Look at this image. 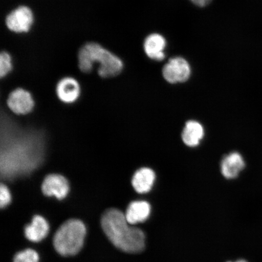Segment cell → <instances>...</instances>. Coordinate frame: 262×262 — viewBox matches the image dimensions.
I'll return each instance as SVG.
<instances>
[{
    "mask_svg": "<svg viewBox=\"0 0 262 262\" xmlns=\"http://www.w3.org/2000/svg\"><path fill=\"white\" fill-rule=\"evenodd\" d=\"M101 227L115 247L125 253L136 254L145 247V235L140 229L131 227L125 214L117 209H110L101 217Z\"/></svg>",
    "mask_w": 262,
    "mask_h": 262,
    "instance_id": "cell-1",
    "label": "cell"
},
{
    "mask_svg": "<svg viewBox=\"0 0 262 262\" xmlns=\"http://www.w3.org/2000/svg\"><path fill=\"white\" fill-rule=\"evenodd\" d=\"M97 63L98 74L101 78L116 77L123 68V61L116 55L97 42H87L78 51V68L82 73H90Z\"/></svg>",
    "mask_w": 262,
    "mask_h": 262,
    "instance_id": "cell-2",
    "label": "cell"
},
{
    "mask_svg": "<svg viewBox=\"0 0 262 262\" xmlns=\"http://www.w3.org/2000/svg\"><path fill=\"white\" fill-rule=\"evenodd\" d=\"M86 234V227L81 221L70 219L65 222L55 232V250L63 256L77 254L83 247Z\"/></svg>",
    "mask_w": 262,
    "mask_h": 262,
    "instance_id": "cell-3",
    "label": "cell"
},
{
    "mask_svg": "<svg viewBox=\"0 0 262 262\" xmlns=\"http://www.w3.org/2000/svg\"><path fill=\"white\" fill-rule=\"evenodd\" d=\"M5 22L9 30L22 34L31 30L34 22V16L28 6H20L6 16Z\"/></svg>",
    "mask_w": 262,
    "mask_h": 262,
    "instance_id": "cell-4",
    "label": "cell"
},
{
    "mask_svg": "<svg viewBox=\"0 0 262 262\" xmlns=\"http://www.w3.org/2000/svg\"><path fill=\"white\" fill-rule=\"evenodd\" d=\"M190 74L189 63L181 57L171 58L163 69V77L170 83H183L188 80Z\"/></svg>",
    "mask_w": 262,
    "mask_h": 262,
    "instance_id": "cell-5",
    "label": "cell"
},
{
    "mask_svg": "<svg viewBox=\"0 0 262 262\" xmlns=\"http://www.w3.org/2000/svg\"><path fill=\"white\" fill-rule=\"evenodd\" d=\"M8 106L13 113L18 115L27 114L34 107V101L29 91L17 88L9 95Z\"/></svg>",
    "mask_w": 262,
    "mask_h": 262,
    "instance_id": "cell-6",
    "label": "cell"
},
{
    "mask_svg": "<svg viewBox=\"0 0 262 262\" xmlns=\"http://www.w3.org/2000/svg\"><path fill=\"white\" fill-rule=\"evenodd\" d=\"M41 190L45 195L63 199L70 191V186L67 179L63 176L50 174L42 182Z\"/></svg>",
    "mask_w": 262,
    "mask_h": 262,
    "instance_id": "cell-7",
    "label": "cell"
},
{
    "mask_svg": "<svg viewBox=\"0 0 262 262\" xmlns=\"http://www.w3.org/2000/svg\"><path fill=\"white\" fill-rule=\"evenodd\" d=\"M80 91L78 81L71 77L61 78L56 86L57 97L65 103H72L77 101L80 96Z\"/></svg>",
    "mask_w": 262,
    "mask_h": 262,
    "instance_id": "cell-8",
    "label": "cell"
},
{
    "mask_svg": "<svg viewBox=\"0 0 262 262\" xmlns=\"http://www.w3.org/2000/svg\"><path fill=\"white\" fill-rule=\"evenodd\" d=\"M151 208L146 201H134L131 202L125 214L127 222L130 225H135L146 221L149 218Z\"/></svg>",
    "mask_w": 262,
    "mask_h": 262,
    "instance_id": "cell-9",
    "label": "cell"
},
{
    "mask_svg": "<svg viewBox=\"0 0 262 262\" xmlns=\"http://www.w3.org/2000/svg\"><path fill=\"white\" fill-rule=\"evenodd\" d=\"M245 166L243 157L238 152H232L223 159L221 172L225 178L232 179L237 178Z\"/></svg>",
    "mask_w": 262,
    "mask_h": 262,
    "instance_id": "cell-10",
    "label": "cell"
},
{
    "mask_svg": "<svg viewBox=\"0 0 262 262\" xmlns=\"http://www.w3.org/2000/svg\"><path fill=\"white\" fill-rule=\"evenodd\" d=\"M166 42L165 38L161 35L153 34L149 35L144 42L145 53L150 58L157 61H162L165 57L164 50Z\"/></svg>",
    "mask_w": 262,
    "mask_h": 262,
    "instance_id": "cell-11",
    "label": "cell"
},
{
    "mask_svg": "<svg viewBox=\"0 0 262 262\" xmlns=\"http://www.w3.org/2000/svg\"><path fill=\"white\" fill-rule=\"evenodd\" d=\"M156 173L148 168H142L137 171L132 179V185L136 191L145 194L152 189L155 184Z\"/></svg>",
    "mask_w": 262,
    "mask_h": 262,
    "instance_id": "cell-12",
    "label": "cell"
},
{
    "mask_svg": "<svg viewBox=\"0 0 262 262\" xmlns=\"http://www.w3.org/2000/svg\"><path fill=\"white\" fill-rule=\"evenodd\" d=\"M49 226L46 219L40 215H35L31 224L26 226L25 232L29 241L38 242L47 237Z\"/></svg>",
    "mask_w": 262,
    "mask_h": 262,
    "instance_id": "cell-13",
    "label": "cell"
},
{
    "mask_svg": "<svg viewBox=\"0 0 262 262\" xmlns=\"http://www.w3.org/2000/svg\"><path fill=\"white\" fill-rule=\"evenodd\" d=\"M204 136V127L201 123L194 120L188 121L186 123L182 134L183 142L189 147L199 145Z\"/></svg>",
    "mask_w": 262,
    "mask_h": 262,
    "instance_id": "cell-14",
    "label": "cell"
},
{
    "mask_svg": "<svg viewBox=\"0 0 262 262\" xmlns=\"http://www.w3.org/2000/svg\"><path fill=\"white\" fill-rule=\"evenodd\" d=\"M12 70V57L8 52H2L0 54V77L4 78Z\"/></svg>",
    "mask_w": 262,
    "mask_h": 262,
    "instance_id": "cell-15",
    "label": "cell"
},
{
    "mask_svg": "<svg viewBox=\"0 0 262 262\" xmlns=\"http://www.w3.org/2000/svg\"><path fill=\"white\" fill-rule=\"evenodd\" d=\"M38 254L31 249L19 252L15 255L14 262H38Z\"/></svg>",
    "mask_w": 262,
    "mask_h": 262,
    "instance_id": "cell-16",
    "label": "cell"
},
{
    "mask_svg": "<svg viewBox=\"0 0 262 262\" xmlns=\"http://www.w3.org/2000/svg\"><path fill=\"white\" fill-rule=\"evenodd\" d=\"M11 202V194L9 189L4 184L0 186V206L1 208H5Z\"/></svg>",
    "mask_w": 262,
    "mask_h": 262,
    "instance_id": "cell-17",
    "label": "cell"
},
{
    "mask_svg": "<svg viewBox=\"0 0 262 262\" xmlns=\"http://www.w3.org/2000/svg\"><path fill=\"white\" fill-rule=\"evenodd\" d=\"M191 1L196 5L201 6V7H204V6L208 5L211 2V0H191Z\"/></svg>",
    "mask_w": 262,
    "mask_h": 262,
    "instance_id": "cell-18",
    "label": "cell"
},
{
    "mask_svg": "<svg viewBox=\"0 0 262 262\" xmlns=\"http://www.w3.org/2000/svg\"><path fill=\"white\" fill-rule=\"evenodd\" d=\"M228 262H232V261H228ZM234 262H247V261H245L244 260H237V261H234Z\"/></svg>",
    "mask_w": 262,
    "mask_h": 262,
    "instance_id": "cell-19",
    "label": "cell"
}]
</instances>
